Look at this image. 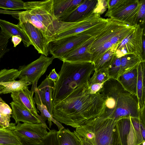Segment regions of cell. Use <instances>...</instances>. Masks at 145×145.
I'll use <instances>...</instances> for the list:
<instances>
[{
	"label": "cell",
	"mask_w": 145,
	"mask_h": 145,
	"mask_svg": "<svg viewBox=\"0 0 145 145\" xmlns=\"http://www.w3.org/2000/svg\"><path fill=\"white\" fill-rule=\"evenodd\" d=\"M84 0H53L54 15L60 21L74 10Z\"/></svg>",
	"instance_id": "cell-19"
},
{
	"label": "cell",
	"mask_w": 145,
	"mask_h": 145,
	"mask_svg": "<svg viewBox=\"0 0 145 145\" xmlns=\"http://www.w3.org/2000/svg\"><path fill=\"white\" fill-rule=\"evenodd\" d=\"M121 58L116 55L107 68L109 78L117 80L120 68Z\"/></svg>",
	"instance_id": "cell-33"
},
{
	"label": "cell",
	"mask_w": 145,
	"mask_h": 145,
	"mask_svg": "<svg viewBox=\"0 0 145 145\" xmlns=\"http://www.w3.org/2000/svg\"><path fill=\"white\" fill-rule=\"evenodd\" d=\"M0 27L1 33L10 36L20 37L24 45L28 47L31 45V42L25 32L18 25L0 19Z\"/></svg>",
	"instance_id": "cell-22"
},
{
	"label": "cell",
	"mask_w": 145,
	"mask_h": 145,
	"mask_svg": "<svg viewBox=\"0 0 145 145\" xmlns=\"http://www.w3.org/2000/svg\"><path fill=\"white\" fill-rule=\"evenodd\" d=\"M99 92L105 101L104 109L99 117L116 121L131 117L139 118L137 96L126 90L118 80L108 79Z\"/></svg>",
	"instance_id": "cell-2"
},
{
	"label": "cell",
	"mask_w": 145,
	"mask_h": 145,
	"mask_svg": "<svg viewBox=\"0 0 145 145\" xmlns=\"http://www.w3.org/2000/svg\"><path fill=\"white\" fill-rule=\"evenodd\" d=\"M103 84V83H95L90 85L88 84L90 93L94 94L99 92Z\"/></svg>",
	"instance_id": "cell-39"
},
{
	"label": "cell",
	"mask_w": 145,
	"mask_h": 145,
	"mask_svg": "<svg viewBox=\"0 0 145 145\" xmlns=\"http://www.w3.org/2000/svg\"><path fill=\"white\" fill-rule=\"evenodd\" d=\"M57 137L59 145H82L75 133L68 129L64 128L57 131Z\"/></svg>",
	"instance_id": "cell-26"
},
{
	"label": "cell",
	"mask_w": 145,
	"mask_h": 145,
	"mask_svg": "<svg viewBox=\"0 0 145 145\" xmlns=\"http://www.w3.org/2000/svg\"><path fill=\"white\" fill-rule=\"evenodd\" d=\"M74 132L75 133V132ZM75 133L76 134V133ZM76 135L80 138L81 142L82 145H93L86 138L79 137L77 134Z\"/></svg>",
	"instance_id": "cell-43"
},
{
	"label": "cell",
	"mask_w": 145,
	"mask_h": 145,
	"mask_svg": "<svg viewBox=\"0 0 145 145\" xmlns=\"http://www.w3.org/2000/svg\"><path fill=\"white\" fill-rule=\"evenodd\" d=\"M12 114L10 107L0 97V125L8 126Z\"/></svg>",
	"instance_id": "cell-32"
},
{
	"label": "cell",
	"mask_w": 145,
	"mask_h": 145,
	"mask_svg": "<svg viewBox=\"0 0 145 145\" xmlns=\"http://www.w3.org/2000/svg\"><path fill=\"white\" fill-rule=\"evenodd\" d=\"M98 1L97 0H84L71 13L60 21L69 23L82 21L93 12L95 13Z\"/></svg>",
	"instance_id": "cell-17"
},
{
	"label": "cell",
	"mask_w": 145,
	"mask_h": 145,
	"mask_svg": "<svg viewBox=\"0 0 145 145\" xmlns=\"http://www.w3.org/2000/svg\"><path fill=\"white\" fill-rule=\"evenodd\" d=\"M3 88L4 87L3 86L0 85V91L3 89Z\"/></svg>",
	"instance_id": "cell-45"
},
{
	"label": "cell",
	"mask_w": 145,
	"mask_h": 145,
	"mask_svg": "<svg viewBox=\"0 0 145 145\" xmlns=\"http://www.w3.org/2000/svg\"><path fill=\"white\" fill-rule=\"evenodd\" d=\"M106 19L101 17L100 15L93 12L71 27L57 34L50 41L80 33L103 22Z\"/></svg>",
	"instance_id": "cell-13"
},
{
	"label": "cell",
	"mask_w": 145,
	"mask_h": 145,
	"mask_svg": "<svg viewBox=\"0 0 145 145\" xmlns=\"http://www.w3.org/2000/svg\"><path fill=\"white\" fill-rule=\"evenodd\" d=\"M137 139V145H141L145 142V124L139 119L130 118Z\"/></svg>",
	"instance_id": "cell-30"
},
{
	"label": "cell",
	"mask_w": 145,
	"mask_h": 145,
	"mask_svg": "<svg viewBox=\"0 0 145 145\" xmlns=\"http://www.w3.org/2000/svg\"><path fill=\"white\" fill-rule=\"evenodd\" d=\"M144 33V26L141 27L136 25L134 29L118 44L116 55L121 57L126 54L134 53L140 56L144 61L143 57L142 43Z\"/></svg>",
	"instance_id": "cell-8"
},
{
	"label": "cell",
	"mask_w": 145,
	"mask_h": 145,
	"mask_svg": "<svg viewBox=\"0 0 145 145\" xmlns=\"http://www.w3.org/2000/svg\"><path fill=\"white\" fill-rule=\"evenodd\" d=\"M32 84L26 78H22L18 80H14L5 82L0 83V85L4 88L0 91V94L12 93L21 90L28 87Z\"/></svg>",
	"instance_id": "cell-28"
},
{
	"label": "cell",
	"mask_w": 145,
	"mask_h": 145,
	"mask_svg": "<svg viewBox=\"0 0 145 145\" xmlns=\"http://www.w3.org/2000/svg\"><path fill=\"white\" fill-rule=\"evenodd\" d=\"M105 101L99 92L90 93L88 82L78 87L63 99L53 105V117L76 128L103 112Z\"/></svg>",
	"instance_id": "cell-1"
},
{
	"label": "cell",
	"mask_w": 145,
	"mask_h": 145,
	"mask_svg": "<svg viewBox=\"0 0 145 145\" xmlns=\"http://www.w3.org/2000/svg\"><path fill=\"white\" fill-rule=\"evenodd\" d=\"M121 65L118 76L138 67L143 61L139 56L134 53H128L120 57Z\"/></svg>",
	"instance_id": "cell-24"
},
{
	"label": "cell",
	"mask_w": 145,
	"mask_h": 145,
	"mask_svg": "<svg viewBox=\"0 0 145 145\" xmlns=\"http://www.w3.org/2000/svg\"><path fill=\"white\" fill-rule=\"evenodd\" d=\"M10 104L12 112L11 117L15 120L16 124L20 121L31 123H41L37 117L18 103L12 101Z\"/></svg>",
	"instance_id": "cell-21"
},
{
	"label": "cell",
	"mask_w": 145,
	"mask_h": 145,
	"mask_svg": "<svg viewBox=\"0 0 145 145\" xmlns=\"http://www.w3.org/2000/svg\"><path fill=\"white\" fill-rule=\"evenodd\" d=\"M145 18V0H143L138 10L137 20V24L144 25Z\"/></svg>",
	"instance_id": "cell-38"
},
{
	"label": "cell",
	"mask_w": 145,
	"mask_h": 145,
	"mask_svg": "<svg viewBox=\"0 0 145 145\" xmlns=\"http://www.w3.org/2000/svg\"><path fill=\"white\" fill-rule=\"evenodd\" d=\"M143 145H145V142H144L142 144Z\"/></svg>",
	"instance_id": "cell-46"
},
{
	"label": "cell",
	"mask_w": 145,
	"mask_h": 145,
	"mask_svg": "<svg viewBox=\"0 0 145 145\" xmlns=\"http://www.w3.org/2000/svg\"><path fill=\"white\" fill-rule=\"evenodd\" d=\"M55 58L53 56L49 57L41 54L38 59L30 63L19 67L18 70L20 74L18 78H26L32 84L38 81Z\"/></svg>",
	"instance_id": "cell-9"
},
{
	"label": "cell",
	"mask_w": 145,
	"mask_h": 145,
	"mask_svg": "<svg viewBox=\"0 0 145 145\" xmlns=\"http://www.w3.org/2000/svg\"><path fill=\"white\" fill-rule=\"evenodd\" d=\"M144 35L143 37V41L142 43V54L143 57L144 59H145V40L144 37Z\"/></svg>",
	"instance_id": "cell-44"
},
{
	"label": "cell",
	"mask_w": 145,
	"mask_h": 145,
	"mask_svg": "<svg viewBox=\"0 0 145 145\" xmlns=\"http://www.w3.org/2000/svg\"><path fill=\"white\" fill-rule=\"evenodd\" d=\"M63 62L58 74L59 78L54 83L52 95L53 105L63 99L78 87L88 83L95 71L92 62Z\"/></svg>",
	"instance_id": "cell-4"
},
{
	"label": "cell",
	"mask_w": 145,
	"mask_h": 145,
	"mask_svg": "<svg viewBox=\"0 0 145 145\" xmlns=\"http://www.w3.org/2000/svg\"><path fill=\"white\" fill-rule=\"evenodd\" d=\"M143 0H120L114 6L108 9L105 16L128 25H137L138 10Z\"/></svg>",
	"instance_id": "cell-7"
},
{
	"label": "cell",
	"mask_w": 145,
	"mask_h": 145,
	"mask_svg": "<svg viewBox=\"0 0 145 145\" xmlns=\"http://www.w3.org/2000/svg\"><path fill=\"white\" fill-rule=\"evenodd\" d=\"M57 131L50 130L43 138L36 141L25 140L17 137L21 145H59L57 137Z\"/></svg>",
	"instance_id": "cell-27"
},
{
	"label": "cell",
	"mask_w": 145,
	"mask_h": 145,
	"mask_svg": "<svg viewBox=\"0 0 145 145\" xmlns=\"http://www.w3.org/2000/svg\"><path fill=\"white\" fill-rule=\"evenodd\" d=\"M137 96L139 110V117L145 118V61L141 62L137 67Z\"/></svg>",
	"instance_id": "cell-20"
},
{
	"label": "cell",
	"mask_w": 145,
	"mask_h": 145,
	"mask_svg": "<svg viewBox=\"0 0 145 145\" xmlns=\"http://www.w3.org/2000/svg\"><path fill=\"white\" fill-rule=\"evenodd\" d=\"M118 44L113 45L94 63V71L107 69L115 55Z\"/></svg>",
	"instance_id": "cell-29"
},
{
	"label": "cell",
	"mask_w": 145,
	"mask_h": 145,
	"mask_svg": "<svg viewBox=\"0 0 145 145\" xmlns=\"http://www.w3.org/2000/svg\"><path fill=\"white\" fill-rule=\"evenodd\" d=\"M107 20L106 28L110 41L113 45L119 44L134 29L136 26L129 25L109 18Z\"/></svg>",
	"instance_id": "cell-14"
},
{
	"label": "cell",
	"mask_w": 145,
	"mask_h": 145,
	"mask_svg": "<svg viewBox=\"0 0 145 145\" xmlns=\"http://www.w3.org/2000/svg\"><path fill=\"white\" fill-rule=\"evenodd\" d=\"M20 72L17 69H4L0 71V83L12 81L18 78Z\"/></svg>",
	"instance_id": "cell-34"
},
{
	"label": "cell",
	"mask_w": 145,
	"mask_h": 145,
	"mask_svg": "<svg viewBox=\"0 0 145 145\" xmlns=\"http://www.w3.org/2000/svg\"><path fill=\"white\" fill-rule=\"evenodd\" d=\"M130 118L116 121L113 134V145H137V139Z\"/></svg>",
	"instance_id": "cell-10"
},
{
	"label": "cell",
	"mask_w": 145,
	"mask_h": 145,
	"mask_svg": "<svg viewBox=\"0 0 145 145\" xmlns=\"http://www.w3.org/2000/svg\"></svg>",
	"instance_id": "cell-47"
},
{
	"label": "cell",
	"mask_w": 145,
	"mask_h": 145,
	"mask_svg": "<svg viewBox=\"0 0 145 145\" xmlns=\"http://www.w3.org/2000/svg\"><path fill=\"white\" fill-rule=\"evenodd\" d=\"M103 28L102 24L99 23L79 33L51 41L49 44V52L55 58L60 60L91 37H95Z\"/></svg>",
	"instance_id": "cell-6"
},
{
	"label": "cell",
	"mask_w": 145,
	"mask_h": 145,
	"mask_svg": "<svg viewBox=\"0 0 145 145\" xmlns=\"http://www.w3.org/2000/svg\"><path fill=\"white\" fill-rule=\"evenodd\" d=\"M54 82L48 78H46L37 87L33 98L35 104L45 105L50 113L52 116L53 104L52 98Z\"/></svg>",
	"instance_id": "cell-15"
},
{
	"label": "cell",
	"mask_w": 145,
	"mask_h": 145,
	"mask_svg": "<svg viewBox=\"0 0 145 145\" xmlns=\"http://www.w3.org/2000/svg\"><path fill=\"white\" fill-rule=\"evenodd\" d=\"M16 126L13 123L8 126L0 125V145H21L14 132Z\"/></svg>",
	"instance_id": "cell-25"
},
{
	"label": "cell",
	"mask_w": 145,
	"mask_h": 145,
	"mask_svg": "<svg viewBox=\"0 0 145 145\" xmlns=\"http://www.w3.org/2000/svg\"><path fill=\"white\" fill-rule=\"evenodd\" d=\"M119 1L120 0H106L108 9L115 6L119 2Z\"/></svg>",
	"instance_id": "cell-42"
},
{
	"label": "cell",
	"mask_w": 145,
	"mask_h": 145,
	"mask_svg": "<svg viewBox=\"0 0 145 145\" xmlns=\"http://www.w3.org/2000/svg\"><path fill=\"white\" fill-rule=\"evenodd\" d=\"M95 39V37H91L66 55L60 60L70 63L92 62L91 55L89 50Z\"/></svg>",
	"instance_id": "cell-18"
},
{
	"label": "cell",
	"mask_w": 145,
	"mask_h": 145,
	"mask_svg": "<svg viewBox=\"0 0 145 145\" xmlns=\"http://www.w3.org/2000/svg\"><path fill=\"white\" fill-rule=\"evenodd\" d=\"M137 67L120 76L117 79L126 90L136 96Z\"/></svg>",
	"instance_id": "cell-23"
},
{
	"label": "cell",
	"mask_w": 145,
	"mask_h": 145,
	"mask_svg": "<svg viewBox=\"0 0 145 145\" xmlns=\"http://www.w3.org/2000/svg\"><path fill=\"white\" fill-rule=\"evenodd\" d=\"M11 40L14 47H16L22 41V39L19 37L13 36L11 37Z\"/></svg>",
	"instance_id": "cell-41"
},
{
	"label": "cell",
	"mask_w": 145,
	"mask_h": 145,
	"mask_svg": "<svg viewBox=\"0 0 145 145\" xmlns=\"http://www.w3.org/2000/svg\"><path fill=\"white\" fill-rule=\"evenodd\" d=\"M37 81L32 84L31 89L29 90L28 88L18 91L11 93V97L13 101L16 102L29 111L35 116L38 117L39 115L35 106L33 95L36 88L37 87Z\"/></svg>",
	"instance_id": "cell-16"
},
{
	"label": "cell",
	"mask_w": 145,
	"mask_h": 145,
	"mask_svg": "<svg viewBox=\"0 0 145 145\" xmlns=\"http://www.w3.org/2000/svg\"><path fill=\"white\" fill-rule=\"evenodd\" d=\"M24 3L21 0H0V8L16 10H24Z\"/></svg>",
	"instance_id": "cell-35"
},
{
	"label": "cell",
	"mask_w": 145,
	"mask_h": 145,
	"mask_svg": "<svg viewBox=\"0 0 145 145\" xmlns=\"http://www.w3.org/2000/svg\"><path fill=\"white\" fill-rule=\"evenodd\" d=\"M53 0L24 2L25 10L18 13V24L28 22L39 29L50 42L57 34L76 23L59 21L54 15Z\"/></svg>",
	"instance_id": "cell-3"
},
{
	"label": "cell",
	"mask_w": 145,
	"mask_h": 145,
	"mask_svg": "<svg viewBox=\"0 0 145 145\" xmlns=\"http://www.w3.org/2000/svg\"><path fill=\"white\" fill-rule=\"evenodd\" d=\"M10 37L0 33V60L10 49L7 48V45Z\"/></svg>",
	"instance_id": "cell-37"
},
{
	"label": "cell",
	"mask_w": 145,
	"mask_h": 145,
	"mask_svg": "<svg viewBox=\"0 0 145 145\" xmlns=\"http://www.w3.org/2000/svg\"><path fill=\"white\" fill-rule=\"evenodd\" d=\"M109 79L107 69L94 71L88 80V84L104 83Z\"/></svg>",
	"instance_id": "cell-36"
},
{
	"label": "cell",
	"mask_w": 145,
	"mask_h": 145,
	"mask_svg": "<svg viewBox=\"0 0 145 145\" xmlns=\"http://www.w3.org/2000/svg\"><path fill=\"white\" fill-rule=\"evenodd\" d=\"M18 25L26 33L31 42V45L38 53L47 56L49 53V44L50 42L42 32L27 22Z\"/></svg>",
	"instance_id": "cell-12"
},
{
	"label": "cell",
	"mask_w": 145,
	"mask_h": 145,
	"mask_svg": "<svg viewBox=\"0 0 145 145\" xmlns=\"http://www.w3.org/2000/svg\"><path fill=\"white\" fill-rule=\"evenodd\" d=\"M116 123L110 119L98 117L86 121L74 132L93 145H113V134Z\"/></svg>",
	"instance_id": "cell-5"
},
{
	"label": "cell",
	"mask_w": 145,
	"mask_h": 145,
	"mask_svg": "<svg viewBox=\"0 0 145 145\" xmlns=\"http://www.w3.org/2000/svg\"><path fill=\"white\" fill-rule=\"evenodd\" d=\"M37 108L41 112L40 116L38 118L41 123H46L45 121L47 120L49 125V128L51 127L52 125V122L55 124L58 127L59 130L64 128V127L58 121L56 120L50 114L46 106L42 104H37Z\"/></svg>",
	"instance_id": "cell-31"
},
{
	"label": "cell",
	"mask_w": 145,
	"mask_h": 145,
	"mask_svg": "<svg viewBox=\"0 0 145 145\" xmlns=\"http://www.w3.org/2000/svg\"><path fill=\"white\" fill-rule=\"evenodd\" d=\"M50 130L46 123H21L16 126L14 132L15 135L25 140L36 141L44 138L47 134V129Z\"/></svg>",
	"instance_id": "cell-11"
},
{
	"label": "cell",
	"mask_w": 145,
	"mask_h": 145,
	"mask_svg": "<svg viewBox=\"0 0 145 145\" xmlns=\"http://www.w3.org/2000/svg\"><path fill=\"white\" fill-rule=\"evenodd\" d=\"M48 77L49 79L54 82V83L56 82L59 78V74L56 72L55 69L52 70Z\"/></svg>",
	"instance_id": "cell-40"
}]
</instances>
